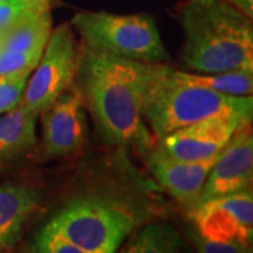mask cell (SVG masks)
<instances>
[{
    "instance_id": "obj_21",
    "label": "cell",
    "mask_w": 253,
    "mask_h": 253,
    "mask_svg": "<svg viewBox=\"0 0 253 253\" xmlns=\"http://www.w3.org/2000/svg\"><path fill=\"white\" fill-rule=\"evenodd\" d=\"M224 1L232 4L234 7L239 9L249 17L253 16V0H224Z\"/></svg>"
},
{
    "instance_id": "obj_13",
    "label": "cell",
    "mask_w": 253,
    "mask_h": 253,
    "mask_svg": "<svg viewBox=\"0 0 253 253\" xmlns=\"http://www.w3.org/2000/svg\"><path fill=\"white\" fill-rule=\"evenodd\" d=\"M38 114L21 104L0 114V168L34 149Z\"/></svg>"
},
{
    "instance_id": "obj_22",
    "label": "cell",
    "mask_w": 253,
    "mask_h": 253,
    "mask_svg": "<svg viewBox=\"0 0 253 253\" xmlns=\"http://www.w3.org/2000/svg\"><path fill=\"white\" fill-rule=\"evenodd\" d=\"M6 3H24V4H33V6H44V7H54L56 0H0Z\"/></svg>"
},
{
    "instance_id": "obj_9",
    "label": "cell",
    "mask_w": 253,
    "mask_h": 253,
    "mask_svg": "<svg viewBox=\"0 0 253 253\" xmlns=\"http://www.w3.org/2000/svg\"><path fill=\"white\" fill-rule=\"evenodd\" d=\"M245 120L241 114H217L181 126L156 141L155 148L173 159L203 161L218 155Z\"/></svg>"
},
{
    "instance_id": "obj_5",
    "label": "cell",
    "mask_w": 253,
    "mask_h": 253,
    "mask_svg": "<svg viewBox=\"0 0 253 253\" xmlns=\"http://www.w3.org/2000/svg\"><path fill=\"white\" fill-rule=\"evenodd\" d=\"M71 26L81 34L82 45L93 51L144 63H166L170 59L155 20L148 14L78 11Z\"/></svg>"
},
{
    "instance_id": "obj_10",
    "label": "cell",
    "mask_w": 253,
    "mask_h": 253,
    "mask_svg": "<svg viewBox=\"0 0 253 253\" xmlns=\"http://www.w3.org/2000/svg\"><path fill=\"white\" fill-rule=\"evenodd\" d=\"M252 120L242 121L222 148L201 190L199 203L252 190Z\"/></svg>"
},
{
    "instance_id": "obj_20",
    "label": "cell",
    "mask_w": 253,
    "mask_h": 253,
    "mask_svg": "<svg viewBox=\"0 0 253 253\" xmlns=\"http://www.w3.org/2000/svg\"><path fill=\"white\" fill-rule=\"evenodd\" d=\"M51 9L44 6H33V4H24V3H6L0 1V36L16 24L21 18L27 17L30 14H34L42 10Z\"/></svg>"
},
{
    "instance_id": "obj_2",
    "label": "cell",
    "mask_w": 253,
    "mask_h": 253,
    "mask_svg": "<svg viewBox=\"0 0 253 253\" xmlns=\"http://www.w3.org/2000/svg\"><path fill=\"white\" fill-rule=\"evenodd\" d=\"M179 20L184 69L196 73L253 69L252 17L224 0H186Z\"/></svg>"
},
{
    "instance_id": "obj_15",
    "label": "cell",
    "mask_w": 253,
    "mask_h": 253,
    "mask_svg": "<svg viewBox=\"0 0 253 253\" xmlns=\"http://www.w3.org/2000/svg\"><path fill=\"white\" fill-rule=\"evenodd\" d=\"M173 73L180 81L208 90L231 96H252L253 69H235L217 73H196L173 69Z\"/></svg>"
},
{
    "instance_id": "obj_19",
    "label": "cell",
    "mask_w": 253,
    "mask_h": 253,
    "mask_svg": "<svg viewBox=\"0 0 253 253\" xmlns=\"http://www.w3.org/2000/svg\"><path fill=\"white\" fill-rule=\"evenodd\" d=\"M42 51H28V52L0 51V76L18 72L23 69H34L37 62L40 61Z\"/></svg>"
},
{
    "instance_id": "obj_11",
    "label": "cell",
    "mask_w": 253,
    "mask_h": 253,
    "mask_svg": "<svg viewBox=\"0 0 253 253\" xmlns=\"http://www.w3.org/2000/svg\"><path fill=\"white\" fill-rule=\"evenodd\" d=\"M218 155L203 161H179L161 154L154 146L145 158L155 180L189 212L197 206L201 190Z\"/></svg>"
},
{
    "instance_id": "obj_14",
    "label": "cell",
    "mask_w": 253,
    "mask_h": 253,
    "mask_svg": "<svg viewBox=\"0 0 253 253\" xmlns=\"http://www.w3.org/2000/svg\"><path fill=\"white\" fill-rule=\"evenodd\" d=\"M52 30L51 9L21 18L0 36V51H42Z\"/></svg>"
},
{
    "instance_id": "obj_7",
    "label": "cell",
    "mask_w": 253,
    "mask_h": 253,
    "mask_svg": "<svg viewBox=\"0 0 253 253\" xmlns=\"http://www.w3.org/2000/svg\"><path fill=\"white\" fill-rule=\"evenodd\" d=\"M79 51L72 28L61 24L51 30L44 51L30 75L21 106L41 114L73 83Z\"/></svg>"
},
{
    "instance_id": "obj_17",
    "label": "cell",
    "mask_w": 253,
    "mask_h": 253,
    "mask_svg": "<svg viewBox=\"0 0 253 253\" xmlns=\"http://www.w3.org/2000/svg\"><path fill=\"white\" fill-rule=\"evenodd\" d=\"M33 69L0 76V114L7 113L21 104V99Z\"/></svg>"
},
{
    "instance_id": "obj_6",
    "label": "cell",
    "mask_w": 253,
    "mask_h": 253,
    "mask_svg": "<svg viewBox=\"0 0 253 253\" xmlns=\"http://www.w3.org/2000/svg\"><path fill=\"white\" fill-rule=\"evenodd\" d=\"M204 252H246L253 236L252 190L207 200L189 211Z\"/></svg>"
},
{
    "instance_id": "obj_18",
    "label": "cell",
    "mask_w": 253,
    "mask_h": 253,
    "mask_svg": "<svg viewBox=\"0 0 253 253\" xmlns=\"http://www.w3.org/2000/svg\"><path fill=\"white\" fill-rule=\"evenodd\" d=\"M33 251L38 253H83L81 248L73 244L59 228L48 221L37 234Z\"/></svg>"
},
{
    "instance_id": "obj_1",
    "label": "cell",
    "mask_w": 253,
    "mask_h": 253,
    "mask_svg": "<svg viewBox=\"0 0 253 253\" xmlns=\"http://www.w3.org/2000/svg\"><path fill=\"white\" fill-rule=\"evenodd\" d=\"M148 63L97 52L81 45L73 84L90 111L99 135L113 146L146 155L155 138L141 111Z\"/></svg>"
},
{
    "instance_id": "obj_3",
    "label": "cell",
    "mask_w": 253,
    "mask_h": 253,
    "mask_svg": "<svg viewBox=\"0 0 253 253\" xmlns=\"http://www.w3.org/2000/svg\"><path fill=\"white\" fill-rule=\"evenodd\" d=\"M155 215L145 200L94 187L69 197L48 222L59 228L83 253H113Z\"/></svg>"
},
{
    "instance_id": "obj_12",
    "label": "cell",
    "mask_w": 253,
    "mask_h": 253,
    "mask_svg": "<svg viewBox=\"0 0 253 253\" xmlns=\"http://www.w3.org/2000/svg\"><path fill=\"white\" fill-rule=\"evenodd\" d=\"M41 204V193L17 181L0 184V252L13 249Z\"/></svg>"
},
{
    "instance_id": "obj_8",
    "label": "cell",
    "mask_w": 253,
    "mask_h": 253,
    "mask_svg": "<svg viewBox=\"0 0 253 253\" xmlns=\"http://www.w3.org/2000/svg\"><path fill=\"white\" fill-rule=\"evenodd\" d=\"M41 121L44 158L71 156L84 148L87 120L83 97L73 83L41 113Z\"/></svg>"
},
{
    "instance_id": "obj_16",
    "label": "cell",
    "mask_w": 253,
    "mask_h": 253,
    "mask_svg": "<svg viewBox=\"0 0 253 253\" xmlns=\"http://www.w3.org/2000/svg\"><path fill=\"white\" fill-rule=\"evenodd\" d=\"M141 229L129 239L124 252L128 253H166L179 252L184 246L179 232L170 224L146 221Z\"/></svg>"
},
{
    "instance_id": "obj_4",
    "label": "cell",
    "mask_w": 253,
    "mask_h": 253,
    "mask_svg": "<svg viewBox=\"0 0 253 253\" xmlns=\"http://www.w3.org/2000/svg\"><path fill=\"white\" fill-rule=\"evenodd\" d=\"M141 111L155 142L181 126L217 114L252 118V96H231L189 84L166 63H148Z\"/></svg>"
}]
</instances>
